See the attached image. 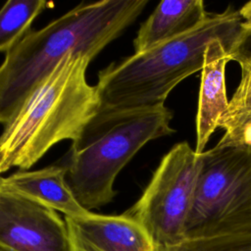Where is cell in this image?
<instances>
[{
  "mask_svg": "<svg viewBox=\"0 0 251 251\" xmlns=\"http://www.w3.org/2000/svg\"><path fill=\"white\" fill-rule=\"evenodd\" d=\"M147 0L82 2L41 29L29 31L0 66V124L71 53L95 58L142 13Z\"/></svg>",
  "mask_w": 251,
  "mask_h": 251,
  "instance_id": "cell-1",
  "label": "cell"
},
{
  "mask_svg": "<svg viewBox=\"0 0 251 251\" xmlns=\"http://www.w3.org/2000/svg\"><path fill=\"white\" fill-rule=\"evenodd\" d=\"M92 60L80 53L64 57L29 93L0 134V175L26 171L56 143L75 140L100 109L95 86L86 80Z\"/></svg>",
  "mask_w": 251,
  "mask_h": 251,
  "instance_id": "cell-2",
  "label": "cell"
},
{
  "mask_svg": "<svg viewBox=\"0 0 251 251\" xmlns=\"http://www.w3.org/2000/svg\"><path fill=\"white\" fill-rule=\"evenodd\" d=\"M241 24L238 11L227 7L222 13L210 14L190 32L110 64L99 72L95 85L100 107L140 109L165 105L181 80L202 70L211 42L221 40L232 52L236 49L244 31Z\"/></svg>",
  "mask_w": 251,
  "mask_h": 251,
  "instance_id": "cell-3",
  "label": "cell"
},
{
  "mask_svg": "<svg viewBox=\"0 0 251 251\" xmlns=\"http://www.w3.org/2000/svg\"><path fill=\"white\" fill-rule=\"evenodd\" d=\"M165 106L140 109L100 107L73 141L66 165L67 182L87 211L109 204L116 196L118 174L147 142L175 129Z\"/></svg>",
  "mask_w": 251,
  "mask_h": 251,
  "instance_id": "cell-4",
  "label": "cell"
},
{
  "mask_svg": "<svg viewBox=\"0 0 251 251\" xmlns=\"http://www.w3.org/2000/svg\"><path fill=\"white\" fill-rule=\"evenodd\" d=\"M251 233V148L217 144L200 154L184 239Z\"/></svg>",
  "mask_w": 251,
  "mask_h": 251,
  "instance_id": "cell-5",
  "label": "cell"
},
{
  "mask_svg": "<svg viewBox=\"0 0 251 251\" xmlns=\"http://www.w3.org/2000/svg\"><path fill=\"white\" fill-rule=\"evenodd\" d=\"M200 155L187 142L176 144L161 160L140 198L125 212L148 233L156 247L184 240Z\"/></svg>",
  "mask_w": 251,
  "mask_h": 251,
  "instance_id": "cell-6",
  "label": "cell"
},
{
  "mask_svg": "<svg viewBox=\"0 0 251 251\" xmlns=\"http://www.w3.org/2000/svg\"><path fill=\"white\" fill-rule=\"evenodd\" d=\"M0 245L11 251H70L66 222L55 210L2 188Z\"/></svg>",
  "mask_w": 251,
  "mask_h": 251,
  "instance_id": "cell-7",
  "label": "cell"
},
{
  "mask_svg": "<svg viewBox=\"0 0 251 251\" xmlns=\"http://www.w3.org/2000/svg\"><path fill=\"white\" fill-rule=\"evenodd\" d=\"M70 251H157L146 230L126 214L98 215L89 212L65 217Z\"/></svg>",
  "mask_w": 251,
  "mask_h": 251,
  "instance_id": "cell-8",
  "label": "cell"
},
{
  "mask_svg": "<svg viewBox=\"0 0 251 251\" xmlns=\"http://www.w3.org/2000/svg\"><path fill=\"white\" fill-rule=\"evenodd\" d=\"M232 48L221 40L211 42L205 51L196 115L195 153L200 155L219 127L221 117L228 107L226 90V67L231 61Z\"/></svg>",
  "mask_w": 251,
  "mask_h": 251,
  "instance_id": "cell-9",
  "label": "cell"
},
{
  "mask_svg": "<svg viewBox=\"0 0 251 251\" xmlns=\"http://www.w3.org/2000/svg\"><path fill=\"white\" fill-rule=\"evenodd\" d=\"M65 166H49L36 171H18L0 178V188L13 191L30 200L65 214L78 217L88 214L75 199L67 182Z\"/></svg>",
  "mask_w": 251,
  "mask_h": 251,
  "instance_id": "cell-10",
  "label": "cell"
},
{
  "mask_svg": "<svg viewBox=\"0 0 251 251\" xmlns=\"http://www.w3.org/2000/svg\"><path fill=\"white\" fill-rule=\"evenodd\" d=\"M209 15L202 0L161 1L140 25L133 41L134 53L144 52L190 32L201 25Z\"/></svg>",
  "mask_w": 251,
  "mask_h": 251,
  "instance_id": "cell-11",
  "label": "cell"
},
{
  "mask_svg": "<svg viewBox=\"0 0 251 251\" xmlns=\"http://www.w3.org/2000/svg\"><path fill=\"white\" fill-rule=\"evenodd\" d=\"M53 3L44 0H9L0 10V52H9L29 31L32 22Z\"/></svg>",
  "mask_w": 251,
  "mask_h": 251,
  "instance_id": "cell-12",
  "label": "cell"
},
{
  "mask_svg": "<svg viewBox=\"0 0 251 251\" xmlns=\"http://www.w3.org/2000/svg\"><path fill=\"white\" fill-rule=\"evenodd\" d=\"M157 251H251V233L184 239L175 245L157 247Z\"/></svg>",
  "mask_w": 251,
  "mask_h": 251,
  "instance_id": "cell-13",
  "label": "cell"
},
{
  "mask_svg": "<svg viewBox=\"0 0 251 251\" xmlns=\"http://www.w3.org/2000/svg\"><path fill=\"white\" fill-rule=\"evenodd\" d=\"M231 61H236L240 68L251 66V32L243 31L240 42L230 55Z\"/></svg>",
  "mask_w": 251,
  "mask_h": 251,
  "instance_id": "cell-14",
  "label": "cell"
},
{
  "mask_svg": "<svg viewBox=\"0 0 251 251\" xmlns=\"http://www.w3.org/2000/svg\"><path fill=\"white\" fill-rule=\"evenodd\" d=\"M238 13L242 20V29L247 32H251V1L242 6Z\"/></svg>",
  "mask_w": 251,
  "mask_h": 251,
  "instance_id": "cell-15",
  "label": "cell"
},
{
  "mask_svg": "<svg viewBox=\"0 0 251 251\" xmlns=\"http://www.w3.org/2000/svg\"><path fill=\"white\" fill-rule=\"evenodd\" d=\"M0 251H11V250H9V249H7V248H5V247L0 245Z\"/></svg>",
  "mask_w": 251,
  "mask_h": 251,
  "instance_id": "cell-16",
  "label": "cell"
},
{
  "mask_svg": "<svg viewBox=\"0 0 251 251\" xmlns=\"http://www.w3.org/2000/svg\"><path fill=\"white\" fill-rule=\"evenodd\" d=\"M0 178H1V175H0Z\"/></svg>",
  "mask_w": 251,
  "mask_h": 251,
  "instance_id": "cell-17",
  "label": "cell"
}]
</instances>
